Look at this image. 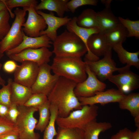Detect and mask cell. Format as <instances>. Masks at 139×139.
Here are the masks:
<instances>
[{"label":"cell","mask_w":139,"mask_h":139,"mask_svg":"<svg viewBox=\"0 0 139 139\" xmlns=\"http://www.w3.org/2000/svg\"><path fill=\"white\" fill-rule=\"evenodd\" d=\"M98 107L96 105L83 106L81 109L71 112L67 117L58 116L56 123L64 128H77L83 130L89 123L96 120Z\"/></svg>","instance_id":"cell-4"},{"label":"cell","mask_w":139,"mask_h":139,"mask_svg":"<svg viewBox=\"0 0 139 139\" xmlns=\"http://www.w3.org/2000/svg\"><path fill=\"white\" fill-rule=\"evenodd\" d=\"M36 11L43 17L47 26L46 29L40 32V36L46 35L53 42L55 41L57 36V31L58 29L63 26L66 25L72 19L67 16L63 17L56 16L52 12L48 13L41 11Z\"/></svg>","instance_id":"cell-15"},{"label":"cell","mask_w":139,"mask_h":139,"mask_svg":"<svg viewBox=\"0 0 139 139\" xmlns=\"http://www.w3.org/2000/svg\"><path fill=\"white\" fill-rule=\"evenodd\" d=\"M48 101L47 96L40 93H32L24 106L37 108Z\"/></svg>","instance_id":"cell-33"},{"label":"cell","mask_w":139,"mask_h":139,"mask_svg":"<svg viewBox=\"0 0 139 139\" xmlns=\"http://www.w3.org/2000/svg\"></svg>","instance_id":"cell-46"},{"label":"cell","mask_w":139,"mask_h":139,"mask_svg":"<svg viewBox=\"0 0 139 139\" xmlns=\"http://www.w3.org/2000/svg\"><path fill=\"white\" fill-rule=\"evenodd\" d=\"M88 51L84 60L93 62L99 59V57L104 55L111 49L103 34H94L89 38L87 42Z\"/></svg>","instance_id":"cell-11"},{"label":"cell","mask_w":139,"mask_h":139,"mask_svg":"<svg viewBox=\"0 0 139 139\" xmlns=\"http://www.w3.org/2000/svg\"><path fill=\"white\" fill-rule=\"evenodd\" d=\"M51 65L48 63L39 66L36 79L31 89L32 93H40L47 96L54 87L59 77L51 73Z\"/></svg>","instance_id":"cell-8"},{"label":"cell","mask_w":139,"mask_h":139,"mask_svg":"<svg viewBox=\"0 0 139 139\" xmlns=\"http://www.w3.org/2000/svg\"><path fill=\"white\" fill-rule=\"evenodd\" d=\"M10 17V14L8 10H3L0 12V41L6 36L10 28L9 23Z\"/></svg>","instance_id":"cell-31"},{"label":"cell","mask_w":139,"mask_h":139,"mask_svg":"<svg viewBox=\"0 0 139 139\" xmlns=\"http://www.w3.org/2000/svg\"><path fill=\"white\" fill-rule=\"evenodd\" d=\"M5 10H8L7 7L3 0H0V12Z\"/></svg>","instance_id":"cell-41"},{"label":"cell","mask_w":139,"mask_h":139,"mask_svg":"<svg viewBox=\"0 0 139 139\" xmlns=\"http://www.w3.org/2000/svg\"><path fill=\"white\" fill-rule=\"evenodd\" d=\"M98 2L97 0H71L68 2L67 6L69 11L73 13L79 7L86 5L96 6Z\"/></svg>","instance_id":"cell-34"},{"label":"cell","mask_w":139,"mask_h":139,"mask_svg":"<svg viewBox=\"0 0 139 139\" xmlns=\"http://www.w3.org/2000/svg\"><path fill=\"white\" fill-rule=\"evenodd\" d=\"M53 54L48 48L43 47L38 49H27L18 54L7 57L15 62L21 63L25 61L31 62L36 63L40 66L48 63Z\"/></svg>","instance_id":"cell-10"},{"label":"cell","mask_w":139,"mask_h":139,"mask_svg":"<svg viewBox=\"0 0 139 139\" xmlns=\"http://www.w3.org/2000/svg\"><path fill=\"white\" fill-rule=\"evenodd\" d=\"M51 66L54 74L76 83L86 79V64L81 57L55 56Z\"/></svg>","instance_id":"cell-2"},{"label":"cell","mask_w":139,"mask_h":139,"mask_svg":"<svg viewBox=\"0 0 139 139\" xmlns=\"http://www.w3.org/2000/svg\"><path fill=\"white\" fill-rule=\"evenodd\" d=\"M4 55V53H3L2 51L1 45L0 42V61L2 58L3 57Z\"/></svg>","instance_id":"cell-45"},{"label":"cell","mask_w":139,"mask_h":139,"mask_svg":"<svg viewBox=\"0 0 139 139\" xmlns=\"http://www.w3.org/2000/svg\"><path fill=\"white\" fill-rule=\"evenodd\" d=\"M15 130H18L15 123L6 117H0V135Z\"/></svg>","instance_id":"cell-35"},{"label":"cell","mask_w":139,"mask_h":139,"mask_svg":"<svg viewBox=\"0 0 139 139\" xmlns=\"http://www.w3.org/2000/svg\"><path fill=\"white\" fill-rule=\"evenodd\" d=\"M112 49L109 50L101 59L93 62L84 60L90 70L102 82L108 80L115 71L120 73L130 69V66L126 65L121 68L116 67V63L112 58Z\"/></svg>","instance_id":"cell-7"},{"label":"cell","mask_w":139,"mask_h":139,"mask_svg":"<svg viewBox=\"0 0 139 139\" xmlns=\"http://www.w3.org/2000/svg\"><path fill=\"white\" fill-rule=\"evenodd\" d=\"M55 56L81 57L87 52L85 44L76 35L66 30L53 42Z\"/></svg>","instance_id":"cell-3"},{"label":"cell","mask_w":139,"mask_h":139,"mask_svg":"<svg viewBox=\"0 0 139 139\" xmlns=\"http://www.w3.org/2000/svg\"><path fill=\"white\" fill-rule=\"evenodd\" d=\"M85 64L87 77L83 81L77 83L74 90L78 98L93 96L96 92L104 91L106 87V84L100 80Z\"/></svg>","instance_id":"cell-9"},{"label":"cell","mask_w":139,"mask_h":139,"mask_svg":"<svg viewBox=\"0 0 139 139\" xmlns=\"http://www.w3.org/2000/svg\"><path fill=\"white\" fill-rule=\"evenodd\" d=\"M18 66L15 61L11 59L7 60L4 63L3 68L5 72L11 73L14 72Z\"/></svg>","instance_id":"cell-38"},{"label":"cell","mask_w":139,"mask_h":139,"mask_svg":"<svg viewBox=\"0 0 139 139\" xmlns=\"http://www.w3.org/2000/svg\"><path fill=\"white\" fill-rule=\"evenodd\" d=\"M2 67V65L0 63V71ZM6 83V82L5 80L4 79L1 77L0 74V85L2 86L5 85Z\"/></svg>","instance_id":"cell-44"},{"label":"cell","mask_w":139,"mask_h":139,"mask_svg":"<svg viewBox=\"0 0 139 139\" xmlns=\"http://www.w3.org/2000/svg\"><path fill=\"white\" fill-rule=\"evenodd\" d=\"M12 79H8L7 84L2 86L0 89V103L8 107L11 104V85Z\"/></svg>","instance_id":"cell-32"},{"label":"cell","mask_w":139,"mask_h":139,"mask_svg":"<svg viewBox=\"0 0 139 139\" xmlns=\"http://www.w3.org/2000/svg\"><path fill=\"white\" fill-rule=\"evenodd\" d=\"M109 122H98L95 120L89 123L83 130L84 139H99L100 133L111 128Z\"/></svg>","instance_id":"cell-22"},{"label":"cell","mask_w":139,"mask_h":139,"mask_svg":"<svg viewBox=\"0 0 139 139\" xmlns=\"http://www.w3.org/2000/svg\"><path fill=\"white\" fill-rule=\"evenodd\" d=\"M120 23L126 28L128 32L127 37H135L139 38V20L132 21L118 17Z\"/></svg>","instance_id":"cell-29"},{"label":"cell","mask_w":139,"mask_h":139,"mask_svg":"<svg viewBox=\"0 0 139 139\" xmlns=\"http://www.w3.org/2000/svg\"><path fill=\"white\" fill-rule=\"evenodd\" d=\"M126 95L119 90L111 89L106 91L98 92L94 95L89 97H78L82 106L100 104L103 106L111 103H118Z\"/></svg>","instance_id":"cell-12"},{"label":"cell","mask_w":139,"mask_h":139,"mask_svg":"<svg viewBox=\"0 0 139 139\" xmlns=\"http://www.w3.org/2000/svg\"><path fill=\"white\" fill-rule=\"evenodd\" d=\"M18 107L19 114L15 124L20 139H39V135L34 132L38 120L34 114L38 109L24 105Z\"/></svg>","instance_id":"cell-5"},{"label":"cell","mask_w":139,"mask_h":139,"mask_svg":"<svg viewBox=\"0 0 139 139\" xmlns=\"http://www.w3.org/2000/svg\"><path fill=\"white\" fill-rule=\"evenodd\" d=\"M112 49L117 53L120 62L131 66H133L137 69L139 68V51L129 52L123 47L122 44L116 45Z\"/></svg>","instance_id":"cell-23"},{"label":"cell","mask_w":139,"mask_h":139,"mask_svg":"<svg viewBox=\"0 0 139 139\" xmlns=\"http://www.w3.org/2000/svg\"><path fill=\"white\" fill-rule=\"evenodd\" d=\"M50 118L49 123L44 131L43 139H53L57 132L55 127L56 119L58 116V110L56 106L50 104Z\"/></svg>","instance_id":"cell-27"},{"label":"cell","mask_w":139,"mask_h":139,"mask_svg":"<svg viewBox=\"0 0 139 139\" xmlns=\"http://www.w3.org/2000/svg\"><path fill=\"white\" fill-rule=\"evenodd\" d=\"M112 0H101V2L105 6V8H110V4L112 2Z\"/></svg>","instance_id":"cell-43"},{"label":"cell","mask_w":139,"mask_h":139,"mask_svg":"<svg viewBox=\"0 0 139 139\" xmlns=\"http://www.w3.org/2000/svg\"><path fill=\"white\" fill-rule=\"evenodd\" d=\"M35 8L33 6L23 8L28 12V16L27 21L22 24V30L26 36L32 37L39 36L40 32L47 27L44 19L37 13Z\"/></svg>","instance_id":"cell-13"},{"label":"cell","mask_w":139,"mask_h":139,"mask_svg":"<svg viewBox=\"0 0 139 139\" xmlns=\"http://www.w3.org/2000/svg\"><path fill=\"white\" fill-rule=\"evenodd\" d=\"M133 132L129 129L125 127L112 135L110 139H132Z\"/></svg>","instance_id":"cell-36"},{"label":"cell","mask_w":139,"mask_h":139,"mask_svg":"<svg viewBox=\"0 0 139 139\" xmlns=\"http://www.w3.org/2000/svg\"><path fill=\"white\" fill-rule=\"evenodd\" d=\"M106 41L112 48L114 46L122 44L127 37L128 32L120 23L117 26L104 34Z\"/></svg>","instance_id":"cell-24"},{"label":"cell","mask_w":139,"mask_h":139,"mask_svg":"<svg viewBox=\"0 0 139 139\" xmlns=\"http://www.w3.org/2000/svg\"><path fill=\"white\" fill-rule=\"evenodd\" d=\"M68 0H41L35 7L36 11L47 10L55 12L58 17H64L65 12L70 11L67 6Z\"/></svg>","instance_id":"cell-21"},{"label":"cell","mask_w":139,"mask_h":139,"mask_svg":"<svg viewBox=\"0 0 139 139\" xmlns=\"http://www.w3.org/2000/svg\"><path fill=\"white\" fill-rule=\"evenodd\" d=\"M97 19L100 33L104 34L120 23L118 17L112 12L110 8H105L97 12Z\"/></svg>","instance_id":"cell-18"},{"label":"cell","mask_w":139,"mask_h":139,"mask_svg":"<svg viewBox=\"0 0 139 139\" xmlns=\"http://www.w3.org/2000/svg\"><path fill=\"white\" fill-rule=\"evenodd\" d=\"M120 109L128 110L134 118L135 125L139 127V93H133L126 95L118 103Z\"/></svg>","instance_id":"cell-19"},{"label":"cell","mask_w":139,"mask_h":139,"mask_svg":"<svg viewBox=\"0 0 139 139\" xmlns=\"http://www.w3.org/2000/svg\"><path fill=\"white\" fill-rule=\"evenodd\" d=\"M116 75H112L108 80L115 84L118 89L121 86H128L133 90L139 87V77L137 74L130 71L126 70Z\"/></svg>","instance_id":"cell-17"},{"label":"cell","mask_w":139,"mask_h":139,"mask_svg":"<svg viewBox=\"0 0 139 139\" xmlns=\"http://www.w3.org/2000/svg\"><path fill=\"white\" fill-rule=\"evenodd\" d=\"M50 103L48 101L38 108L39 118L35 129L41 132H44L48 126L50 118Z\"/></svg>","instance_id":"cell-26"},{"label":"cell","mask_w":139,"mask_h":139,"mask_svg":"<svg viewBox=\"0 0 139 139\" xmlns=\"http://www.w3.org/2000/svg\"><path fill=\"white\" fill-rule=\"evenodd\" d=\"M8 107L0 103V117L6 118Z\"/></svg>","instance_id":"cell-40"},{"label":"cell","mask_w":139,"mask_h":139,"mask_svg":"<svg viewBox=\"0 0 139 139\" xmlns=\"http://www.w3.org/2000/svg\"><path fill=\"white\" fill-rule=\"evenodd\" d=\"M7 7L10 16L13 18L15 16L14 13L12 12L14 8L19 7H28L33 6L35 7L38 4V1L36 0H3Z\"/></svg>","instance_id":"cell-30"},{"label":"cell","mask_w":139,"mask_h":139,"mask_svg":"<svg viewBox=\"0 0 139 139\" xmlns=\"http://www.w3.org/2000/svg\"><path fill=\"white\" fill-rule=\"evenodd\" d=\"M55 139H84V131L77 128L58 127Z\"/></svg>","instance_id":"cell-28"},{"label":"cell","mask_w":139,"mask_h":139,"mask_svg":"<svg viewBox=\"0 0 139 139\" xmlns=\"http://www.w3.org/2000/svg\"><path fill=\"white\" fill-rule=\"evenodd\" d=\"M19 114V112L18 106L12 103L8 107L6 118L11 121L15 124Z\"/></svg>","instance_id":"cell-37"},{"label":"cell","mask_w":139,"mask_h":139,"mask_svg":"<svg viewBox=\"0 0 139 139\" xmlns=\"http://www.w3.org/2000/svg\"><path fill=\"white\" fill-rule=\"evenodd\" d=\"M53 42L46 35L32 37L26 36L23 32V40L21 43L16 47L5 53L8 56L18 54L27 49H38L43 47L48 48L51 47Z\"/></svg>","instance_id":"cell-16"},{"label":"cell","mask_w":139,"mask_h":139,"mask_svg":"<svg viewBox=\"0 0 139 139\" xmlns=\"http://www.w3.org/2000/svg\"><path fill=\"white\" fill-rule=\"evenodd\" d=\"M76 22L77 25L82 28L88 29L98 28L97 12L92 9L87 8L83 10L76 17Z\"/></svg>","instance_id":"cell-25"},{"label":"cell","mask_w":139,"mask_h":139,"mask_svg":"<svg viewBox=\"0 0 139 139\" xmlns=\"http://www.w3.org/2000/svg\"><path fill=\"white\" fill-rule=\"evenodd\" d=\"M0 139H20L18 131H13L0 135Z\"/></svg>","instance_id":"cell-39"},{"label":"cell","mask_w":139,"mask_h":139,"mask_svg":"<svg viewBox=\"0 0 139 139\" xmlns=\"http://www.w3.org/2000/svg\"><path fill=\"white\" fill-rule=\"evenodd\" d=\"M26 12L23 9L18 7L14 10V20L7 35L0 41L3 53L16 47L22 42L23 32L22 27L25 22Z\"/></svg>","instance_id":"cell-6"},{"label":"cell","mask_w":139,"mask_h":139,"mask_svg":"<svg viewBox=\"0 0 139 139\" xmlns=\"http://www.w3.org/2000/svg\"><path fill=\"white\" fill-rule=\"evenodd\" d=\"M18 65L14 72V81L31 88L37 76L39 65L35 63L25 61Z\"/></svg>","instance_id":"cell-14"},{"label":"cell","mask_w":139,"mask_h":139,"mask_svg":"<svg viewBox=\"0 0 139 139\" xmlns=\"http://www.w3.org/2000/svg\"><path fill=\"white\" fill-rule=\"evenodd\" d=\"M132 139H139V127H137L136 131L133 132Z\"/></svg>","instance_id":"cell-42"},{"label":"cell","mask_w":139,"mask_h":139,"mask_svg":"<svg viewBox=\"0 0 139 139\" xmlns=\"http://www.w3.org/2000/svg\"><path fill=\"white\" fill-rule=\"evenodd\" d=\"M32 94L29 88L12 81L11 85V103L18 106H23Z\"/></svg>","instance_id":"cell-20"},{"label":"cell","mask_w":139,"mask_h":139,"mask_svg":"<svg viewBox=\"0 0 139 139\" xmlns=\"http://www.w3.org/2000/svg\"><path fill=\"white\" fill-rule=\"evenodd\" d=\"M77 84L72 81L59 77L47 96L50 104L57 107L58 117H66L73 110L82 108V106L74 92Z\"/></svg>","instance_id":"cell-1"}]
</instances>
